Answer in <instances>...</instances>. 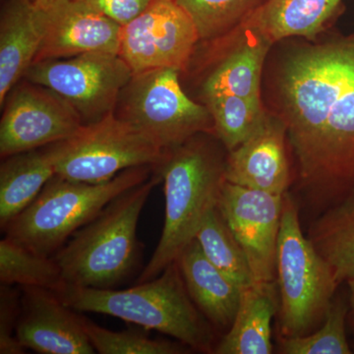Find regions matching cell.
I'll return each mask as SVG.
<instances>
[{
    "label": "cell",
    "mask_w": 354,
    "mask_h": 354,
    "mask_svg": "<svg viewBox=\"0 0 354 354\" xmlns=\"http://www.w3.org/2000/svg\"><path fill=\"white\" fill-rule=\"evenodd\" d=\"M270 113L295 158L298 205L314 218L354 197V36L290 44L270 65Z\"/></svg>",
    "instance_id": "6da1fadb"
},
{
    "label": "cell",
    "mask_w": 354,
    "mask_h": 354,
    "mask_svg": "<svg viewBox=\"0 0 354 354\" xmlns=\"http://www.w3.org/2000/svg\"><path fill=\"white\" fill-rule=\"evenodd\" d=\"M227 150L215 135L202 133L167 153L158 174L164 181L165 225L157 248L138 283L158 277L196 237L216 207L225 183Z\"/></svg>",
    "instance_id": "7a4b0ae2"
},
{
    "label": "cell",
    "mask_w": 354,
    "mask_h": 354,
    "mask_svg": "<svg viewBox=\"0 0 354 354\" xmlns=\"http://www.w3.org/2000/svg\"><path fill=\"white\" fill-rule=\"evenodd\" d=\"M55 292L75 311L115 317L144 330L171 335L200 353H213L216 348L213 327L188 295L176 261L155 279L128 290L65 283Z\"/></svg>",
    "instance_id": "3957f363"
},
{
    "label": "cell",
    "mask_w": 354,
    "mask_h": 354,
    "mask_svg": "<svg viewBox=\"0 0 354 354\" xmlns=\"http://www.w3.org/2000/svg\"><path fill=\"white\" fill-rule=\"evenodd\" d=\"M160 174L114 198L70 237L55 255L68 285L113 288L127 278L139 258L137 228L140 215Z\"/></svg>",
    "instance_id": "277c9868"
},
{
    "label": "cell",
    "mask_w": 354,
    "mask_h": 354,
    "mask_svg": "<svg viewBox=\"0 0 354 354\" xmlns=\"http://www.w3.org/2000/svg\"><path fill=\"white\" fill-rule=\"evenodd\" d=\"M156 167H132L102 183L69 180L55 174L34 202L6 225V237L53 257L114 198L148 180Z\"/></svg>",
    "instance_id": "5b68a950"
},
{
    "label": "cell",
    "mask_w": 354,
    "mask_h": 354,
    "mask_svg": "<svg viewBox=\"0 0 354 354\" xmlns=\"http://www.w3.org/2000/svg\"><path fill=\"white\" fill-rule=\"evenodd\" d=\"M276 272L279 335L311 334L322 325L339 286L302 232L299 205L290 192L283 194Z\"/></svg>",
    "instance_id": "8992f818"
},
{
    "label": "cell",
    "mask_w": 354,
    "mask_h": 354,
    "mask_svg": "<svg viewBox=\"0 0 354 354\" xmlns=\"http://www.w3.org/2000/svg\"><path fill=\"white\" fill-rule=\"evenodd\" d=\"M180 74L172 68L133 74L114 111L165 153L198 134L214 135L209 109L186 94Z\"/></svg>",
    "instance_id": "52a82bcc"
},
{
    "label": "cell",
    "mask_w": 354,
    "mask_h": 354,
    "mask_svg": "<svg viewBox=\"0 0 354 354\" xmlns=\"http://www.w3.org/2000/svg\"><path fill=\"white\" fill-rule=\"evenodd\" d=\"M48 147L57 176L87 183H106L132 167H158L169 153L114 113Z\"/></svg>",
    "instance_id": "ba28073f"
},
{
    "label": "cell",
    "mask_w": 354,
    "mask_h": 354,
    "mask_svg": "<svg viewBox=\"0 0 354 354\" xmlns=\"http://www.w3.org/2000/svg\"><path fill=\"white\" fill-rule=\"evenodd\" d=\"M188 68H192L201 101L232 94L263 101L266 60L274 46L250 18L218 38L200 41ZM185 70V71H186Z\"/></svg>",
    "instance_id": "9c48e42d"
},
{
    "label": "cell",
    "mask_w": 354,
    "mask_h": 354,
    "mask_svg": "<svg viewBox=\"0 0 354 354\" xmlns=\"http://www.w3.org/2000/svg\"><path fill=\"white\" fill-rule=\"evenodd\" d=\"M132 77L129 65L118 53H90L35 62L24 79L64 97L80 114L84 124H88L114 113Z\"/></svg>",
    "instance_id": "30bf717a"
},
{
    "label": "cell",
    "mask_w": 354,
    "mask_h": 354,
    "mask_svg": "<svg viewBox=\"0 0 354 354\" xmlns=\"http://www.w3.org/2000/svg\"><path fill=\"white\" fill-rule=\"evenodd\" d=\"M199 41L196 26L174 0H152L122 26L120 55L133 74L160 68L183 73Z\"/></svg>",
    "instance_id": "8fae6325"
},
{
    "label": "cell",
    "mask_w": 354,
    "mask_h": 354,
    "mask_svg": "<svg viewBox=\"0 0 354 354\" xmlns=\"http://www.w3.org/2000/svg\"><path fill=\"white\" fill-rule=\"evenodd\" d=\"M0 121V156L53 145L83 127L80 114L55 91L25 80L7 95Z\"/></svg>",
    "instance_id": "7c38bea8"
},
{
    "label": "cell",
    "mask_w": 354,
    "mask_h": 354,
    "mask_svg": "<svg viewBox=\"0 0 354 354\" xmlns=\"http://www.w3.org/2000/svg\"><path fill=\"white\" fill-rule=\"evenodd\" d=\"M283 195L223 184L216 208L241 243L252 271L254 285L277 281V248Z\"/></svg>",
    "instance_id": "4fadbf2b"
},
{
    "label": "cell",
    "mask_w": 354,
    "mask_h": 354,
    "mask_svg": "<svg viewBox=\"0 0 354 354\" xmlns=\"http://www.w3.org/2000/svg\"><path fill=\"white\" fill-rule=\"evenodd\" d=\"M74 311L55 291L21 286V313L16 337L27 351L38 353H95L81 316Z\"/></svg>",
    "instance_id": "5bb4252c"
},
{
    "label": "cell",
    "mask_w": 354,
    "mask_h": 354,
    "mask_svg": "<svg viewBox=\"0 0 354 354\" xmlns=\"http://www.w3.org/2000/svg\"><path fill=\"white\" fill-rule=\"evenodd\" d=\"M43 11L44 38L35 62L90 53L120 55L122 26L106 16L77 0H57Z\"/></svg>",
    "instance_id": "9a60e30c"
},
{
    "label": "cell",
    "mask_w": 354,
    "mask_h": 354,
    "mask_svg": "<svg viewBox=\"0 0 354 354\" xmlns=\"http://www.w3.org/2000/svg\"><path fill=\"white\" fill-rule=\"evenodd\" d=\"M288 146L285 124L269 111L245 141L227 152L225 179L249 189L285 194L293 181Z\"/></svg>",
    "instance_id": "2e32d148"
},
{
    "label": "cell",
    "mask_w": 354,
    "mask_h": 354,
    "mask_svg": "<svg viewBox=\"0 0 354 354\" xmlns=\"http://www.w3.org/2000/svg\"><path fill=\"white\" fill-rule=\"evenodd\" d=\"M44 11L32 0H6L0 15V106L32 66L44 38Z\"/></svg>",
    "instance_id": "e0dca14e"
},
{
    "label": "cell",
    "mask_w": 354,
    "mask_h": 354,
    "mask_svg": "<svg viewBox=\"0 0 354 354\" xmlns=\"http://www.w3.org/2000/svg\"><path fill=\"white\" fill-rule=\"evenodd\" d=\"M176 262L199 311L216 329H230L241 304L242 288L207 259L196 239L184 248Z\"/></svg>",
    "instance_id": "ac0fdd59"
},
{
    "label": "cell",
    "mask_w": 354,
    "mask_h": 354,
    "mask_svg": "<svg viewBox=\"0 0 354 354\" xmlns=\"http://www.w3.org/2000/svg\"><path fill=\"white\" fill-rule=\"evenodd\" d=\"M277 281L242 290L232 327L216 344V354H271L272 322L279 312Z\"/></svg>",
    "instance_id": "d6986e66"
},
{
    "label": "cell",
    "mask_w": 354,
    "mask_h": 354,
    "mask_svg": "<svg viewBox=\"0 0 354 354\" xmlns=\"http://www.w3.org/2000/svg\"><path fill=\"white\" fill-rule=\"evenodd\" d=\"M55 174L48 146L2 158L0 165V227L2 230L34 202Z\"/></svg>",
    "instance_id": "ffe728a7"
},
{
    "label": "cell",
    "mask_w": 354,
    "mask_h": 354,
    "mask_svg": "<svg viewBox=\"0 0 354 354\" xmlns=\"http://www.w3.org/2000/svg\"><path fill=\"white\" fill-rule=\"evenodd\" d=\"M344 0H266L250 20L272 44L292 38L315 41Z\"/></svg>",
    "instance_id": "44dd1931"
},
{
    "label": "cell",
    "mask_w": 354,
    "mask_h": 354,
    "mask_svg": "<svg viewBox=\"0 0 354 354\" xmlns=\"http://www.w3.org/2000/svg\"><path fill=\"white\" fill-rule=\"evenodd\" d=\"M306 236L329 265L337 285L354 279V197L314 218Z\"/></svg>",
    "instance_id": "7402d4cb"
},
{
    "label": "cell",
    "mask_w": 354,
    "mask_h": 354,
    "mask_svg": "<svg viewBox=\"0 0 354 354\" xmlns=\"http://www.w3.org/2000/svg\"><path fill=\"white\" fill-rule=\"evenodd\" d=\"M195 239L207 259L232 283L242 290L254 285L246 254L216 207L205 216Z\"/></svg>",
    "instance_id": "603a6c76"
},
{
    "label": "cell",
    "mask_w": 354,
    "mask_h": 354,
    "mask_svg": "<svg viewBox=\"0 0 354 354\" xmlns=\"http://www.w3.org/2000/svg\"><path fill=\"white\" fill-rule=\"evenodd\" d=\"M214 121V135L227 152L234 150L267 118L264 102L241 95L221 94L203 100Z\"/></svg>",
    "instance_id": "cb8c5ba5"
},
{
    "label": "cell",
    "mask_w": 354,
    "mask_h": 354,
    "mask_svg": "<svg viewBox=\"0 0 354 354\" xmlns=\"http://www.w3.org/2000/svg\"><path fill=\"white\" fill-rule=\"evenodd\" d=\"M0 281L57 291L64 285L55 258L32 252L8 237L0 241Z\"/></svg>",
    "instance_id": "d4e9b609"
},
{
    "label": "cell",
    "mask_w": 354,
    "mask_h": 354,
    "mask_svg": "<svg viewBox=\"0 0 354 354\" xmlns=\"http://www.w3.org/2000/svg\"><path fill=\"white\" fill-rule=\"evenodd\" d=\"M330 304L322 325L311 334L300 337H281L279 353L283 354H351L346 337L348 298L335 297Z\"/></svg>",
    "instance_id": "484cf974"
},
{
    "label": "cell",
    "mask_w": 354,
    "mask_h": 354,
    "mask_svg": "<svg viewBox=\"0 0 354 354\" xmlns=\"http://www.w3.org/2000/svg\"><path fill=\"white\" fill-rule=\"evenodd\" d=\"M196 26L200 41L218 38L248 19L266 0H174Z\"/></svg>",
    "instance_id": "4316f807"
},
{
    "label": "cell",
    "mask_w": 354,
    "mask_h": 354,
    "mask_svg": "<svg viewBox=\"0 0 354 354\" xmlns=\"http://www.w3.org/2000/svg\"><path fill=\"white\" fill-rule=\"evenodd\" d=\"M81 321L95 351L101 354H184L192 351L179 342L151 339L141 330L113 332L82 316Z\"/></svg>",
    "instance_id": "83f0119b"
},
{
    "label": "cell",
    "mask_w": 354,
    "mask_h": 354,
    "mask_svg": "<svg viewBox=\"0 0 354 354\" xmlns=\"http://www.w3.org/2000/svg\"><path fill=\"white\" fill-rule=\"evenodd\" d=\"M21 313V293L10 285L0 288V353L23 354L27 349L16 337Z\"/></svg>",
    "instance_id": "f1b7e54d"
},
{
    "label": "cell",
    "mask_w": 354,
    "mask_h": 354,
    "mask_svg": "<svg viewBox=\"0 0 354 354\" xmlns=\"http://www.w3.org/2000/svg\"><path fill=\"white\" fill-rule=\"evenodd\" d=\"M120 26L139 15L152 0H77Z\"/></svg>",
    "instance_id": "f546056e"
},
{
    "label": "cell",
    "mask_w": 354,
    "mask_h": 354,
    "mask_svg": "<svg viewBox=\"0 0 354 354\" xmlns=\"http://www.w3.org/2000/svg\"><path fill=\"white\" fill-rule=\"evenodd\" d=\"M348 288V304H349V310L353 312L354 315V279H351L346 283Z\"/></svg>",
    "instance_id": "4dcf8cb0"
},
{
    "label": "cell",
    "mask_w": 354,
    "mask_h": 354,
    "mask_svg": "<svg viewBox=\"0 0 354 354\" xmlns=\"http://www.w3.org/2000/svg\"><path fill=\"white\" fill-rule=\"evenodd\" d=\"M57 0H32L36 6L39 9H46L50 6Z\"/></svg>",
    "instance_id": "1f68e13d"
}]
</instances>
